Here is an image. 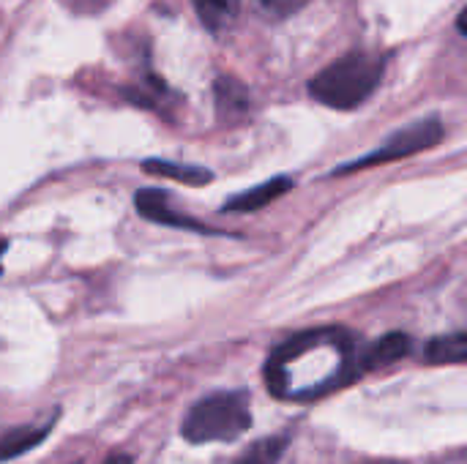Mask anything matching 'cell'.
<instances>
[{
  "label": "cell",
  "mask_w": 467,
  "mask_h": 464,
  "mask_svg": "<svg viewBox=\"0 0 467 464\" xmlns=\"http://www.w3.org/2000/svg\"><path fill=\"white\" fill-rule=\"evenodd\" d=\"M55 416H47L44 421H36L30 427H19V429H11L5 435H0V462H8V459H16L27 451H33L36 446H41L47 440V435L52 432L55 427Z\"/></svg>",
  "instance_id": "6"
},
{
  "label": "cell",
  "mask_w": 467,
  "mask_h": 464,
  "mask_svg": "<svg viewBox=\"0 0 467 464\" xmlns=\"http://www.w3.org/2000/svg\"><path fill=\"white\" fill-rule=\"evenodd\" d=\"M216 101H219V112L222 115H238L249 109V96L246 90L233 82V79H219L216 82Z\"/></svg>",
  "instance_id": "12"
},
{
  "label": "cell",
  "mask_w": 467,
  "mask_h": 464,
  "mask_svg": "<svg viewBox=\"0 0 467 464\" xmlns=\"http://www.w3.org/2000/svg\"><path fill=\"white\" fill-rule=\"evenodd\" d=\"M361 353L342 328L306 331L279 345L265 364V386L279 399L306 402L361 377Z\"/></svg>",
  "instance_id": "1"
},
{
  "label": "cell",
  "mask_w": 467,
  "mask_h": 464,
  "mask_svg": "<svg viewBox=\"0 0 467 464\" xmlns=\"http://www.w3.org/2000/svg\"><path fill=\"white\" fill-rule=\"evenodd\" d=\"M3 249H5V243H0V254H3Z\"/></svg>",
  "instance_id": "18"
},
{
  "label": "cell",
  "mask_w": 467,
  "mask_h": 464,
  "mask_svg": "<svg viewBox=\"0 0 467 464\" xmlns=\"http://www.w3.org/2000/svg\"><path fill=\"white\" fill-rule=\"evenodd\" d=\"M107 464H131V459L129 457H112Z\"/></svg>",
  "instance_id": "16"
},
{
  "label": "cell",
  "mask_w": 467,
  "mask_h": 464,
  "mask_svg": "<svg viewBox=\"0 0 467 464\" xmlns=\"http://www.w3.org/2000/svg\"><path fill=\"white\" fill-rule=\"evenodd\" d=\"M457 30H460V33H462V36H465V38H467V5H465V8H462L460 19H457Z\"/></svg>",
  "instance_id": "15"
},
{
  "label": "cell",
  "mask_w": 467,
  "mask_h": 464,
  "mask_svg": "<svg viewBox=\"0 0 467 464\" xmlns=\"http://www.w3.org/2000/svg\"><path fill=\"white\" fill-rule=\"evenodd\" d=\"M137 211L156 222V224H167V227H175V230H192V232H211L205 224H200L197 219L192 216H183L178 213L172 205H170V197L161 191V189H140L137 191Z\"/></svg>",
  "instance_id": "5"
},
{
  "label": "cell",
  "mask_w": 467,
  "mask_h": 464,
  "mask_svg": "<svg viewBox=\"0 0 467 464\" xmlns=\"http://www.w3.org/2000/svg\"><path fill=\"white\" fill-rule=\"evenodd\" d=\"M285 449H287L285 438H265L257 446H252L235 464H279Z\"/></svg>",
  "instance_id": "13"
},
{
  "label": "cell",
  "mask_w": 467,
  "mask_h": 464,
  "mask_svg": "<svg viewBox=\"0 0 467 464\" xmlns=\"http://www.w3.org/2000/svg\"><path fill=\"white\" fill-rule=\"evenodd\" d=\"M386 60L372 52H350L312 77L309 93L331 109L361 107L380 85Z\"/></svg>",
  "instance_id": "2"
},
{
  "label": "cell",
  "mask_w": 467,
  "mask_h": 464,
  "mask_svg": "<svg viewBox=\"0 0 467 464\" xmlns=\"http://www.w3.org/2000/svg\"><path fill=\"white\" fill-rule=\"evenodd\" d=\"M257 3L274 16H287V14H296L306 0H257Z\"/></svg>",
  "instance_id": "14"
},
{
  "label": "cell",
  "mask_w": 467,
  "mask_h": 464,
  "mask_svg": "<svg viewBox=\"0 0 467 464\" xmlns=\"http://www.w3.org/2000/svg\"><path fill=\"white\" fill-rule=\"evenodd\" d=\"M142 170L159 178H172L178 183H189V186H205L211 183V170L205 167H194V164H178V161H164V159H150L142 161Z\"/></svg>",
  "instance_id": "9"
},
{
  "label": "cell",
  "mask_w": 467,
  "mask_h": 464,
  "mask_svg": "<svg viewBox=\"0 0 467 464\" xmlns=\"http://www.w3.org/2000/svg\"><path fill=\"white\" fill-rule=\"evenodd\" d=\"M443 137V126L441 120L430 118V120H419L397 134H391L380 148H375L372 153L339 167L337 172H353V170H364V167H375V164H389V161H397V159H408L419 150H427L432 145H438Z\"/></svg>",
  "instance_id": "4"
},
{
  "label": "cell",
  "mask_w": 467,
  "mask_h": 464,
  "mask_svg": "<svg viewBox=\"0 0 467 464\" xmlns=\"http://www.w3.org/2000/svg\"><path fill=\"white\" fill-rule=\"evenodd\" d=\"M427 364H465L467 361V331L460 334H446V336H435L427 350H424Z\"/></svg>",
  "instance_id": "10"
},
{
  "label": "cell",
  "mask_w": 467,
  "mask_h": 464,
  "mask_svg": "<svg viewBox=\"0 0 467 464\" xmlns=\"http://www.w3.org/2000/svg\"><path fill=\"white\" fill-rule=\"evenodd\" d=\"M202 25L213 33H222L227 30L235 16H238V8H241V0H192Z\"/></svg>",
  "instance_id": "11"
},
{
  "label": "cell",
  "mask_w": 467,
  "mask_h": 464,
  "mask_svg": "<svg viewBox=\"0 0 467 464\" xmlns=\"http://www.w3.org/2000/svg\"><path fill=\"white\" fill-rule=\"evenodd\" d=\"M290 189H293V178L279 175V178H271V180H265V183H260V186H254V189H249V191H241V194L230 197V200L224 202V211H241V213L257 211V208H265L268 202L279 200V197H282L285 191H290Z\"/></svg>",
  "instance_id": "7"
},
{
  "label": "cell",
  "mask_w": 467,
  "mask_h": 464,
  "mask_svg": "<svg viewBox=\"0 0 467 464\" xmlns=\"http://www.w3.org/2000/svg\"><path fill=\"white\" fill-rule=\"evenodd\" d=\"M252 427L249 397L244 391H222L200 399L183 418L181 435L192 446L230 443Z\"/></svg>",
  "instance_id": "3"
},
{
  "label": "cell",
  "mask_w": 467,
  "mask_h": 464,
  "mask_svg": "<svg viewBox=\"0 0 467 464\" xmlns=\"http://www.w3.org/2000/svg\"><path fill=\"white\" fill-rule=\"evenodd\" d=\"M367 464H402V462H367Z\"/></svg>",
  "instance_id": "17"
},
{
  "label": "cell",
  "mask_w": 467,
  "mask_h": 464,
  "mask_svg": "<svg viewBox=\"0 0 467 464\" xmlns=\"http://www.w3.org/2000/svg\"><path fill=\"white\" fill-rule=\"evenodd\" d=\"M413 342L405 334H389L380 342H375L372 347H367L361 353V372H375V369H386L397 361H402L410 353Z\"/></svg>",
  "instance_id": "8"
}]
</instances>
